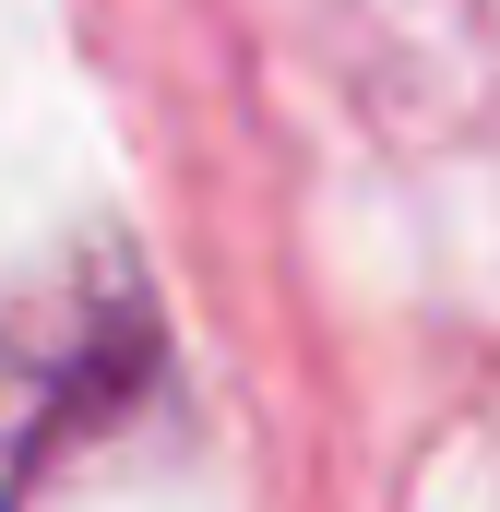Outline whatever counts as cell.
Segmentation results:
<instances>
[{
  "label": "cell",
  "instance_id": "cell-1",
  "mask_svg": "<svg viewBox=\"0 0 500 512\" xmlns=\"http://www.w3.org/2000/svg\"><path fill=\"white\" fill-rule=\"evenodd\" d=\"M131 370H143V310H108V322H72V310H60V334L0 322V512H24L48 441H60L84 405H108Z\"/></svg>",
  "mask_w": 500,
  "mask_h": 512
}]
</instances>
